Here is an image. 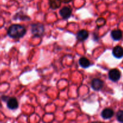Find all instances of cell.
I'll return each mask as SVG.
<instances>
[{
	"label": "cell",
	"instance_id": "cell-1",
	"mask_svg": "<svg viewBox=\"0 0 123 123\" xmlns=\"http://www.w3.org/2000/svg\"><path fill=\"white\" fill-rule=\"evenodd\" d=\"M26 32L25 27L19 24H13L7 31V34L12 38H18L24 37Z\"/></svg>",
	"mask_w": 123,
	"mask_h": 123
},
{
	"label": "cell",
	"instance_id": "cell-9",
	"mask_svg": "<svg viewBox=\"0 0 123 123\" xmlns=\"http://www.w3.org/2000/svg\"><path fill=\"white\" fill-rule=\"evenodd\" d=\"M88 32L87 31L85 30H80L79 32L77 33L76 38L79 41H84L86 40L88 37Z\"/></svg>",
	"mask_w": 123,
	"mask_h": 123
},
{
	"label": "cell",
	"instance_id": "cell-6",
	"mask_svg": "<svg viewBox=\"0 0 123 123\" xmlns=\"http://www.w3.org/2000/svg\"><path fill=\"white\" fill-rule=\"evenodd\" d=\"M60 14L63 19H68L72 14V9L68 7H64L60 10Z\"/></svg>",
	"mask_w": 123,
	"mask_h": 123
},
{
	"label": "cell",
	"instance_id": "cell-16",
	"mask_svg": "<svg viewBox=\"0 0 123 123\" xmlns=\"http://www.w3.org/2000/svg\"><path fill=\"white\" fill-rule=\"evenodd\" d=\"M8 98H9V97H8V96H4V95L1 97V99H2V100L4 101V102H7V101L8 100Z\"/></svg>",
	"mask_w": 123,
	"mask_h": 123
},
{
	"label": "cell",
	"instance_id": "cell-10",
	"mask_svg": "<svg viewBox=\"0 0 123 123\" xmlns=\"http://www.w3.org/2000/svg\"><path fill=\"white\" fill-rule=\"evenodd\" d=\"M111 37L115 41H118L122 38V31L120 30H114L111 32Z\"/></svg>",
	"mask_w": 123,
	"mask_h": 123
},
{
	"label": "cell",
	"instance_id": "cell-14",
	"mask_svg": "<svg viewBox=\"0 0 123 123\" xmlns=\"http://www.w3.org/2000/svg\"><path fill=\"white\" fill-rule=\"evenodd\" d=\"M106 24V20L104 18H99L98 20H97V25L98 26H102Z\"/></svg>",
	"mask_w": 123,
	"mask_h": 123
},
{
	"label": "cell",
	"instance_id": "cell-2",
	"mask_svg": "<svg viewBox=\"0 0 123 123\" xmlns=\"http://www.w3.org/2000/svg\"><path fill=\"white\" fill-rule=\"evenodd\" d=\"M44 32V25L40 23L33 24L31 25V32L36 37H41Z\"/></svg>",
	"mask_w": 123,
	"mask_h": 123
},
{
	"label": "cell",
	"instance_id": "cell-7",
	"mask_svg": "<svg viewBox=\"0 0 123 123\" xmlns=\"http://www.w3.org/2000/svg\"><path fill=\"white\" fill-rule=\"evenodd\" d=\"M112 55L117 58H121L123 57V48L120 46H115L112 50Z\"/></svg>",
	"mask_w": 123,
	"mask_h": 123
},
{
	"label": "cell",
	"instance_id": "cell-4",
	"mask_svg": "<svg viewBox=\"0 0 123 123\" xmlns=\"http://www.w3.org/2000/svg\"><path fill=\"white\" fill-rule=\"evenodd\" d=\"M7 106L11 110L17 109L19 106V105L16 98L15 97H9L8 100L7 101Z\"/></svg>",
	"mask_w": 123,
	"mask_h": 123
},
{
	"label": "cell",
	"instance_id": "cell-11",
	"mask_svg": "<svg viewBox=\"0 0 123 123\" xmlns=\"http://www.w3.org/2000/svg\"><path fill=\"white\" fill-rule=\"evenodd\" d=\"M49 4L50 8L56 9L61 6V0H49Z\"/></svg>",
	"mask_w": 123,
	"mask_h": 123
},
{
	"label": "cell",
	"instance_id": "cell-12",
	"mask_svg": "<svg viewBox=\"0 0 123 123\" xmlns=\"http://www.w3.org/2000/svg\"><path fill=\"white\" fill-rule=\"evenodd\" d=\"M79 64L83 68H88L90 66V62L86 58L82 57L79 59Z\"/></svg>",
	"mask_w": 123,
	"mask_h": 123
},
{
	"label": "cell",
	"instance_id": "cell-5",
	"mask_svg": "<svg viewBox=\"0 0 123 123\" xmlns=\"http://www.w3.org/2000/svg\"><path fill=\"white\" fill-rule=\"evenodd\" d=\"M103 81L99 79H94L91 82V87L94 90L99 91L103 88Z\"/></svg>",
	"mask_w": 123,
	"mask_h": 123
},
{
	"label": "cell",
	"instance_id": "cell-8",
	"mask_svg": "<svg viewBox=\"0 0 123 123\" xmlns=\"http://www.w3.org/2000/svg\"><path fill=\"white\" fill-rule=\"evenodd\" d=\"M114 112L112 109H109V108H106L103 110V111L101 113V116L102 117L103 119L105 120H108V119H110L112 117L114 116Z\"/></svg>",
	"mask_w": 123,
	"mask_h": 123
},
{
	"label": "cell",
	"instance_id": "cell-3",
	"mask_svg": "<svg viewBox=\"0 0 123 123\" xmlns=\"http://www.w3.org/2000/svg\"><path fill=\"white\" fill-rule=\"evenodd\" d=\"M121 78V72L117 68L111 69L109 72V78L113 82H117Z\"/></svg>",
	"mask_w": 123,
	"mask_h": 123
},
{
	"label": "cell",
	"instance_id": "cell-15",
	"mask_svg": "<svg viewBox=\"0 0 123 123\" xmlns=\"http://www.w3.org/2000/svg\"><path fill=\"white\" fill-rule=\"evenodd\" d=\"M16 16H18V19H20V20H30V18H29L28 16H25V15H24V14H22L21 16H20V14H19V13H17L16 14Z\"/></svg>",
	"mask_w": 123,
	"mask_h": 123
},
{
	"label": "cell",
	"instance_id": "cell-17",
	"mask_svg": "<svg viewBox=\"0 0 123 123\" xmlns=\"http://www.w3.org/2000/svg\"><path fill=\"white\" fill-rule=\"evenodd\" d=\"M72 0H61V2H63L64 3H68V2H71Z\"/></svg>",
	"mask_w": 123,
	"mask_h": 123
},
{
	"label": "cell",
	"instance_id": "cell-13",
	"mask_svg": "<svg viewBox=\"0 0 123 123\" xmlns=\"http://www.w3.org/2000/svg\"><path fill=\"white\" fill-rule=\"evenodd\" d=\"M117 119L120 123H123V111L120 110L118 111L116 115Z\"/></svg>",
	"mask_w": 123,
	"mask_h": 123
}]
</instances>
